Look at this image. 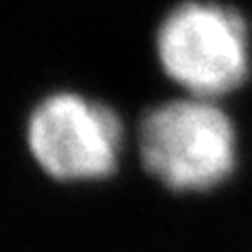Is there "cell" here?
Masks as SVG:
<instances>
[{
  "mask_svg": "<svg viewBox=\"0 0 252 252\" xmlns=\"http://www.w3.org/2000/svg\"><path fill=\"white\" fill-rule=\"evenodd\" d=\"M139 153L146 170L166 186L206 190L235 168V126L215 100L188 95L164 102L139 124Z\"/></svg>",
  "mask_w": 252,
  "mask_h": 252,
  "instance_id": "obj_1",
  "label": "cell"
},
{
  "mask_svg": "<svg viewBox=\"0 0 252 252\" xmlns=\"http://www.w3.org/2000/svg\"><path fill=\"white\" fill-rule=\"evenodd\" d=\"M157 58L166 75L190 95L215 100L248 75V27L221 4L184 2L159 25Z\"/></svg>",
  "mask_w": 252,
  "mask_h": 252,
  "instance_id": "obj_2",
  "label": "cell"
},
{
  "mask_svg": "<svg viewBox=\"0 0 252 252\" xmlns=\"http://www.w3.org/2000/svg\"><path fill=\"white\" fill-rule=\"evenodd\" d=\"M122 122L106 104L78 93H56L29 118L27 144L44 173L60 182L100 179L115 170Z\"/></svg>",
  "mask_w": 252,
  "mask_h": 252,
  "instance_id": "obj_3",
  "label": "cell"
}]
</instances>
